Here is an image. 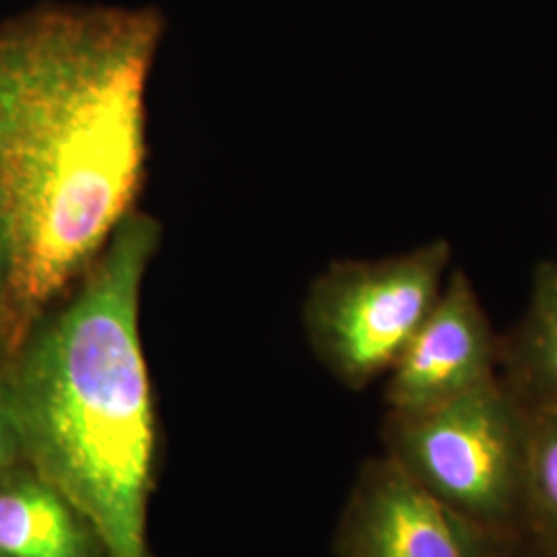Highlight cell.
<instances>
[{
    "label": "cell",
    "instance_id": "cell-1",
    "mask_svg": "<svg viewBox=\"0 0 557 557\" xmlns=\"http://www.w3.org/2000/svg\"><path fill=\"white\" fill-rule=\"evenodd\" d=\"M156 9L54 7L0 27L2 301L23 333L133 213Z\"/></svg>",
    "mask_w": 557,
    "mask_h": 557
},
{
    "label": "cell",
    "instance_id": "cell-2",
    "mask_svg": "<svg viewBox=\"0 0 557 557\" xmlns=\"http://www.w3.org/2000/svg\"><path fill=\"white\" fill-rule=\"evenodd\" d=\"M158 221L131 213L21 361L9 409L36 471L98 529L110 557H151L156 409L139 333Z\"/></svg>",
    "mask_w": 557,
    "mask_h": 557
},
{
    "label": "cell",
    "instance_id": "cell-3",
    "mask_svg": "<svg viewBox=\"0 0 557 557\" xmlns=\"http://www.w3.org/2000/svg\"><path fill=\"white\" fill-rule=\"evenodd\" d=\"M382 440L407 478L485 535H529V413L499 376L438 407L388 411Z\"/></svg>",
    "mask_w": 557,
    "mask_h": 557
},
{
    "label": "cell",
    "instance_id": "cell-4",
    "mask_svg": "<svg viewBox=\"0 0 557 557\" xmlns=\"http://www.w3.org/2000/svg\"><path fill=\"white\" fill-rule=\"evenodd\" d=\"M448 262L450 246L438 239L391 259L333 264L304 308L326 370L351 391L391 372L436 306Z\"/></svg>",
    "mask_w": 557,
    "mask_h": 557
},
{
    "label": "cell",
    "instance_id": "cell-5",
    "mask_svg": "<svg viewBox=\"0 0 557 557\" xmlns=\"http://www.w3.org/2000/svg\"><path fill=\"white\" fill-rule=\"evenodd\" d=\"M498 543L382 455L361 465L338 518L337 557H496Z\"/></svg>",
    "mask_w": 557,
    "mask_h": 557
},
{
    "label": "cell",
    "instance_id": "cell-6",
    "mask_svg": "<svg viewBox=\"0 0 557 557\" xmlns=\"http://www.w3.org/2000/svg\"><path fill=\"white\" fill-rule=\"evenodd\" d=\"M388 411H423L499 376V337L465 271L446 278L436 306L388 372Z\"/></svg>",
    "mask_w": 557,
    "mask_h": 557
},
{
    "label": "cell",
    "instance_id": "cell-7",
    "mask_svg": "<svg viewBox=\"0 0 557 557\" xmlns=\"http://www.w3.org/2000/svg\"><path fill=\"white\" fill-rule=\"evenodd\" d=\"M0 557H110L98 529L38 471L0 481Z\"/></svg>",
    "mask_w": 557,
    "mask_h": 557
},
{
    "label": "cell",
    "instance_id": "cell-8",
    "mask_svg": "<svg viewBox=\"0 0 557 557\" xmlns=\"http://www.w3.org/2000/svg\"><path fill=\"white\" fill-rule=\"evenodd\" d=\"M499 379L527 413L557 409V260L539 264L524 317L499 337Z\"/></svg>",
    "mask_w": 557,
    "mask_h": 557
},
{
    "label": "cell",
    "instance_id": "cell-9",
    "mask_svg": "<svg viewBox=\"0 0 557 557\" xmlns=\"http://www.w3.org/2000/svg\"><path fill=\"white\" fill-rule=\"evenodd\" d=\"M527 531L557 552V409L529 413Z\"/></svg>",
    "mask_w": 557,
    "mask_h": 557
},
{
    "label": "cell",
    "instance_id": "cell-10",
    "mask_svg": "<svg viewBox=\"0 0 557 557\" xmlns=\"http://www.w3.org/2000/svg\"><path fill=\"white\" fill-rule=\"evenodd\" d=\"M17 444H20V436H17V430H15V421L11 416V409H9V405H4L0 400V473L15 458Z\"/></svg>",
    "mask_w": 557,
    "mask_h": 557
},
{
    "label": "cell",
    "instance_id": "cell-11",
    "mask_svg": "<svg viewBox=\"0 0 557 557\" xmlns=\"http://www.w3.org/2000/svg\"><path fill=\"white\" fill-rule=\"evenodd\" d=\"M496 557H557V552L537 541L533 535H524L502 545Z\"/></svg>",
    "mask_w": 557,
    "mask_h": 557
},
{
    "label": "cell",
    "instance_id": "cell-12",
    "mask_svg": "<svg viewBox=\"0 0 557 557\" xmlns=\"http://www.w3.org/2000/svg\"><path fill=\"white\" fill-rule=\"evenodd\" d=\"M2 285H4V239H2V225H0V298H2Z\"/></svg>",
    "mask_w": 557,
    "mask_h": 557
}]
</instances>
